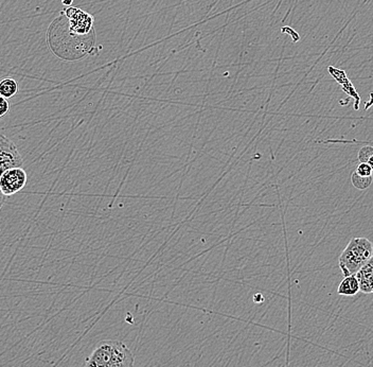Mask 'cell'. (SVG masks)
<instances>
[{"label":"cell","mask_w":373,"mask_h":367,"mask_svg":"<svg viewBox=\"0 0 373 367\" xmlns=\"http://www.w3.org/2000/svg\"><path fill=\"white\" fill-rule=\"evenodd\" d=\"M355 277L359 281L361 292L364 294L373 292V256L366 265L355 274Z\"/></svg>","instance_id":"52a82bcc"},{"label":"cell","mask_w":373,"mask_h":367,"mask_svg":"<svg viewBox=\"0 0 373 367\" xmlns=\"http://www.w3.org/2000/svg\"><path fill=\"white\" fill-rule=\"evenodd\" d=\"M133 353L117 340L99 342L86 359L84 367H134Z\"/></svg>","instance_id":"7a4b0ae2"},{"label":"cell","mask_w":373,"mask_h":367,"mask_svg":"<svg viewBox=\"0 0 373 367\" xmlns=\"http://www.w3.org/2000/svg\"><path fill=\"white\" fill-rule=\"evenodd\" d=\"M359 285L355 275L345 277L338 285L337 293L344 296H354L359 292Z\"/></svg>","instance_id":"ba28073f"},{"label":"cell","mask_w":373,"mask_h":367,"mask_svg":"<svg viewBox=\"0 0 373 367\" xmlns=\"http://www.w3.org/2000/svg\"><path fill=\"white\" fill-rule=\"evenodd\" d=\"M351 182L357 189L366 190L370 187L371 182H372V176H359L354 171L352 176H351Z\"/></svg>","instance_id":"30bf717a"},{"label":"cell","mask_w":373,"mask_h":367,"mask_svg":"<svg viewBox=\"0 0 373 367\" xmlns=\"http://www.w3.org/2000/svg\"><path fill=\"white\" fill-rule=\"evenodd\" d=\"M10 110V104L8 99L3 98L0 96V118L5 117Z\"/></svg>","instance_id":"4fadbf2b"},{"label":"cell","mask_w":373,"mask_h":367,"mask_svg":"<svg viewBox=\"0 0 373 367\" xmlns=\"http://www.w3.org/2000/svg\"><path fill=\"white\" fill-rule=\"evenodd\" d=\"M373 156V147L371 145H365L361 147L359 152V163H368L369 159Z\"/></svg>","instance_id":"8fae6325"},{"label":"cell","mask_w":373,"mask_h":367,"mask_svg":"<svg viewBox=\"0 0 373 367\" xmlns=\"http://www.w3.org/2000/svg\"><path fill=\"white\" fill-rule=\"evenodd\" d=\"M62 3H63L64 5H67V7H70V5H73V0H62Z\"/></svg>","instance_id":"5bb4252c"},{"label":"cell","mask_w":373,"mask_h":367,"mask_svg":"<svg viewBox=\"0 0 373 367\" xmlns=\"http://www.w3.org/2000/svg\"><path fill=\"white\" fill-rule=\"evenodd\" d=\"M368 164L370 165L371 168H372V171H373V156L371 157L370 159H369Z\"/></svg>","instance_id":"9a60e30c"},{"label":"cell","mask_w":373,"mask_h":367,"mask_svg":"<svg viewBox=\"0 0 373 367\" xmlns=\"http://www.w3.org/2000/svg\"><path fill=\"white\" fill-rule=\"evenodd\" d=\"M65 16L67 17L69 28L77 34L86 36L93 32V17L88 13L77 8L68 7L65 10Z\"/></svg>","instance_id":"8992f818"},{"label":"cell","mask_w":373,"mask_h":367,"mask_svg":"<svg viewBox=\"0 0 373 367\" xmlns=\"http://www.w3.org/2000/svg\"><path fill=\"white\" fill-rule=\"evenodd\" d=\"M27 180V172L21 167L9 169L0 178V191L5 197H11L25 188Z\"/></svg>","instance_id":"5b68a950"},{"label":"cell","mask_w":373,"mask_h":367,"mask_svg":"<svg viewBox=\"0 0 373 367\" xmlns=\"http://www.w3.org/2000/svg\"><path fill=\"white\" fill-rule=\"evenodd\" d=\"M355 172H357L359 176H372L373 171L368 163H361V164L357 166Z\"/></svg>","instance_id":"7c38bea8"},{"label":"cell","mask_w":373,"mask_h":367,"mask_svg":"<svg viewBox=\"0 0 373 367\" xmlns=\"http://www.w3.org/2000/svg\"><path fill=\"white\" fill-rule=\"evenodd\" d=\"M372 256L373 246L370 240L364 237L351 239L338 259L344 277L355 275Z\"/></svg>","instance_id":"3957f363"},{"label":"cell","mask_w":373,"mask_h":367,"mask_svg":"<svg viewBox=\"0 0 373 367\" xmlns=\"http://www.w3.org/2000/svg\"><path fill=\"white\" fill-rule=\"evenodd\" d=\"M19 93V83L12 78L0 80V96L5 99L12 98Z\"/></svg>","instance_id":"9c48e42d"},{"label":"cell","mask_w":373,"mask_h":367,"mask_svg":"<svg viewBox=\"0 0 373 367\" xmlns=\"http://www.w3.org/2000/svg\"><path fill=\"white\" fill-rule=\"evenodd\" d=\"M373 293V292H372Z\"/></svg>","instance_id":"e0dca14e"},{"label":"cell","mask_w":373,"mask_h":367,"mask_svg":"<svg viewBox=\"0 0 373 367\" xmlns=\"http://www.w3.org/2000/svg\"><path fill=\"white\" fill-rule=\"evenodd\" d=\"M23 161L19 149L13 141L0 134V178L5 171L14 167H23ZM5 199L0 191V209H3Z\"/></svg>","instance_id":"277c9868"},{"label":"cell","mask_w":373,"mask_h":367,"mask_svg":"<svg viewBox=\"0 0 373 367\" xmlns=\"http://www.w3.org/2000/svg\"><path fill=\"white\" fill-rule=\"evenodd\" d=\"M49 38L54 54L61 59L77 61L91 54L96 43V33L93 30L86 36L77 34L69 28L67 17L61 16L50 28Z\"/></svg>","instance_id":"6da1fadb"},{"label":"cell","mask_w":373,"mask_h":367,"mask_svg":"<svg viewBox=\"0 0 373 367\" xmlns=\"http://www.w3.org/2000/svg\"><path fill=\"white\" fill-rule=\"evenodd\" d=\"M0 65H1V61H0Z\"/></svg>","instance_id":"2e32d148"}]
</instances>
